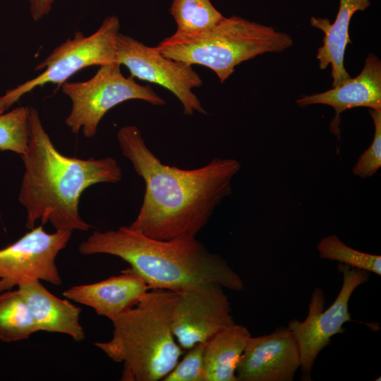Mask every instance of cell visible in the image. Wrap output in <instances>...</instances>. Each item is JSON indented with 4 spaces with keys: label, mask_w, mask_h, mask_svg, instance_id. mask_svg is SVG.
I'll list each match as a JSON object with an SVG mask.
<instances>
[{
    "label": "cell",
    "mask_w": 381,
    "mask_h": 381,
    "mask_svg": "<svg viewBox=\"0 0 381 381\" xmlns=\"http://www.w3.org/2000/svg\"><path fill=\"white\" fill-rule=\"evenodd\" d=\"M28 127L27 148L20 155L25 171L18 195L27 213L26 227L31 229L40 220L55 231H88L92 226L78 210L82 193L97 183L120 181L121 167L111 157L84 159L62 155L33 107H30Z\"/></svg>",
    "instance_id": "obj_2"
},
{
    "label": "cell",
    "mask_w": 381,
    "mask_h": 381,
    "mask_svg": "<svg viewBox=\"0 0 381 381\" xmlns=\"http://www.w3.org/2000/svg\"><path fill=\"white\" fill-rule=\"evenodd\" d=\"M297 341L286 327L249 338L236 370L237 381H292L300 368Z\"/></svg>",
    "instance_id": "obj_12"
},
{
    "label": "cell",
    "mask_w": 381,
    "mask_h": 381,
    "mask_svg": "<svg viewBox=\"0 0 381 381\" xmlns=\"http://www.w3.org/2000/svg\"><path fill=\"white\" fill-rule=\"evenodd\" d=\"M375 133L370 146L361 155L352 169L353 174L361 179L374 176L381 167V109H369Z\"/></svg>",
    "instance_id": "obj_22"
},
{
    "label": "cell",
    "mask_w": 381,
    "mask_h": 381,
    "mask_svg": "<svg viewBox=\"0 0 381 381\" xmlns=\"http://www.w3.org/2000/svg\"><path fill=\"white\" fill-rule=\"evenodd\" d=\"M62 92L72 104L66 125L73 133L82 131L87 138L95 135L107 111L125 101L140 99L155 106L166 103L150 85L138 84L131 75L125 77L116 61L100 66L86 81L65 82Z\"/></svg>",
    "instance_id": "obj_6"
},
{
    "label": "cell",
    "mask_w": 381,
    "mask_h": 381,
    "mask_svg": "<svg viewBox=\"0 0 381 381\" xmlns=\"http://www.w3.org/2000/svg\"><path fill=\"white\" fill-rule=\"evenodd\" d=\"M342 274L341 289L329 307L325 310V298L322 288L312 292L308 313L303 321L292 319L287 327L295 337L300 351L303 380H311L313 364L320 352L330 344L331 338L344 332V325L351 321L349 302L356 289L365 283L370 272L339 263Z\"/></svg>",
    "instance_id": "obj_7"
},
{
    "label": "cell",
    "mask_w": 381,
    "mask_h": 381,
    "mask_svg": "<svg viewBox=\"0 0 381 381\" xmlns=\"http://www.w3.org/2000/svg\"><path fill=\"white\" fill-rule=\"evenodd\" d=\"M296 103L301 107L312 104L332 107L335 116L330 123V131L339 138L340 115L343 111L358 107L381 109L380 60L375 54H368L364 66L357 76L325 92L303 95Z\"/></svg>",
    "instance_id": "obj_13"
},
{
    "label": "cell",
    "mask_w": 381,
    "mask_h": 381,
    "mask_svg": "<svg viewBox=\"0 0 381 381\" xmlns=\"http://www.w3.org/2000/svg\"><path fill=\"white\" fill-rule=\"evenodd\" d=\"M37 332L32 315L18 289L0 293V341L25 340Z\"/></svg>",
    "instance_id": "obj_18"
},
{
    "label": "cell",
    "mask_w": 381,
    "mask_h": 381,
    "mask_svg": "<svg viewBox=\"0 0 381 381\" xmlns=\"http://www.w3.org/2000/svg\"><path fill=\"white\" fill-rule=\"evenodd\" d=\"M30 10L34 20L38 21L49 13L56 0H28Z\"/></svg>",
    "instance_id": "obj_24"
},
{
    "label": "cell",
    "mask_w": 381,
    "mask_h": 381,
    "mask_svg": "<svg viewBox=\"0 0 381 381\" xmlns=\"http://www.w3.org/2000/svg\"><path fill=\"white\" fill-rule=\"evenodd\" d=\"M169 12L176 23L174 35L178 36L203 32L224 17L210 0H173Z\"/></svg>",
    "instance_id": "obj_19"
},
{
    "label": "cell",
    "mask_w": 381,
    "mask_h": 381,
    "mask_svg": "<svg viewBox=\"0 0 381 381\" xmlns=\"http://www.w3.org/2000/svg\"><path fill=\"white\" fill-rule=\"evenodd\" d=\"M84 255H111L121 258L139 274L150 289L181 292L203 283H216L242 291L243 282L219 255L210 252L196 237L159 240L129 226L95 231L81 242Z\"/></svg>",
    "instance_id": "obj_3"
},
{
    "label": "cell",
    "mask_w": 381,
    "mask_h": 381,
    "mask_svg": "<svg viewBox=\"0 0 381 381\" xmlns=\"http://www.w3.org/2000/svg\"><path fill=\"white\" fill-rule=\"evenodd\" d=\"M29 107H19L0 116V150L20 155L27 148Z\"/></svg>",
    "instance_id": "obj_21"
},
{
    "label": "cell",
    "mask_w": 381,
    "mask_h": 381,
    "mask_svg": "<svg viewBox=\"0 0 381 381\" xmlns=\"http://www.w3.org/2000/svg\"><path fill=\"white\" fill-rule=\"evenodd\" d=\"M177 296L169 290L149 289L111 321V339L95 344L113 361L123 364L122 380L158 381L179 361L183 349L171 329Z\"/></svg>",
    "instance_id": "obj_4"
},
{
    "label": "cell",
    "mask_w": 381,
    "mask_h": 381,
    "mask_svg": "<svg viewBox=\"0 0 381 381\" xmlns=\"http://www.w3.org/2000/svg\"><path fill=\"white\" fill-rule=\"evenodd\" d=\"M71 234L68 231L49 234L40 224L0 249V293L17 288L29 279L61 285L56 258L66 248Z\"/></svg>",
    "instance_id": "obj_10"
},
{
    "label": "cell",
    "mask_w": 381,
    "mask_h": 381,
    "mask_svg": "<svg viewBox=\"0 0 381 381\" xmlns=\"http://www.w3.org/2000/svg\"><path fill=\"white\" fill-rule=\"evenodd\" d=\"M205 343H198L187 349L183 359L162 380L205 381Z\"/></svg>",
    "instance_id": "obj_23"
},
{
    "label": "cell",
    "mask_w": 381,
    "mask_h": 381,
    "mask_svg": "<svg viewBox=\"0 0 381 381\" xmlns=\"http://www.w3.org/2000/svg\"><path fill=\"white\" fill-rule=\"evenodd\" d=\"M149 289L145 280L129 267L104 280L71 286L63 295L112 321L135 306Z\"/></svg>",
    "instance_id": "obj_14"
},
{
    "label": "cell",
    "mask_w": 381,
    "mask_h": 381,
    "mask_svg": "<svg viewBox=\"0 0 381 381\" xmlns=\"http://www.w3.org/2000/svg\"><path fill=\"white\" fill-rule=\"evenodd\" d=\"M17 288L32 315L38 332L66 334L75 341L85 339V332L80 323V307L56 297L38 279L24 281Z\"/></svg>",
    "instance_id": "obj_15"
},
{
    "label": "cell",
    "mask_w": 381,
    "mask_h": 381,
    "mask_svg": "<svg viewBox=\"0 0 381 381\" xmlns=\"http://www.w3.org/2000/svg\"><path fill=\"white\" fill-rule=\"evenodd\" d=\"M234 323L231 303L221 285L203 283L178 293L172 310L171 329L183 349L206 343Z\"/></svg>",
    "instance_id": "obj_11"
},
{
    "label": "cell",
    "mask_w": 381,
    "mask_h": 381,
    "mask_svg": "<svg viewBox=\"0 0 381 381\" xmlns=\"http://www.w3.org/2000/svg\"><path fill=\"white\" fill-rule=\"evenodd\" d=\"M339 8L333 23L328 18L311 17V26L322 30L325 37L322 45L317 50L316 58L320 69L331 66L332 87L340 85L351 76L344 66V55L348 44H351L349 34L352 16L356 11L370 6V0H339Z\"/></svg>",
    "instance_id": "obj_16"
},
{
    "label": "cell",
    "mask_w": 381,
    "mask_h": 381,
    "mask_svg": "<svg viewBox=\"0 0 381 381\" xmlns=\"http://www.w3.org/2000/svg\"><path fill=\"white\" fill-rule=\"evenodd\" d=\"M20 98L13 89L8 90L4 96L0 97V116L4 114Z\"/></svg>",
    "instance_id": "obj_25"
},
{
    "label": "cell",
    "mask_w": 381,
    "mask_h": 381,
    "mask_svg": "<svg viewBox=\"0 0 381 381\" xmlns=\"http://www.w3.org/2000/svg\"><path fill=\"white\" fill-rule=\"evenodd\" d=\"M291 37L271 26L233 16L211 29L190 36L172 35L155 49L166 57L214 71L221 83L241 63L265 53H280L293 45Z\"/></svg>",
    "instance_id": "obj_5"
},
{
    "label": "cell",
    "mask_w": 381,
    "mask_h": 381,
    "mask_svg": "<svg viewBox=\"0 0 381 381\" xmlns=\"http://www.w3.org/2000/svg\"><path fill=\"white\" fill-rule=\"evenodd\" d=\"M321 259L337 261L350 267L381 275V256L359 251L346 245L336 235L327 236L318 242Z\"/></svg>",
    "instance_id": "obj_20"
},
{
    "label": "cell",
    "mask_w": 381,
    "mask_h": 381,
    "mask_svg": "<svg viewBox=\"0 0 381 381\" xmlns=\"http://www.w3.org/2000/svg\"><path fill=\"white\" fill-rule=\"evenodd\" d=\"M116 137L122 155L145 183L142 205L129 226L155 239L196 237L232 193L233 178L241 168L235 159L219 157L191 169L167 165L135 126L121 127Z\"/></svg>",
    "instance_id": "obj_1"
},
{
    "label": "cell",
    "mask_w": 381,
    "mask_h": 381,
    "mask_svg": "<svg viewBox=\"0 0 381 381\" xmlns=\"http://www.w3.org/2000/svg\"><path fill=\"white\" fill-rule=\"evenodd\" d=\"M119 29L118 17L110 16L89 36L75 32L73 39H67L36 66V71L43 70L40 75L18 85L13 90L21 97L39 86L49 83L61 85L86 67L116 61V42Z\"/></svg>",
    "instance_id": "obj_8"
},
{
    "label": "cell",
    "mask_w": 381,
    "mask_h": 381,
    "mask_svg": "<svg viewBox=\"0 0 381 381\" xmlns=\"http://www.w3.org/2000/svg\"><path fill=\"white\" fill-rule=\"evenodd\" d=\"M116 61L125 66L131 76L157 84L174 94L181 103L185 114H207L193 89L202 80L191 65L169 59L155 47L119 33L116 42Z\"/></svg>",
    "instance_id": "obj_9"
},
{
    "label": "cell",
    "mask_w": 381,
    "mask_h": 381,
    "mask_svg": "<svg viewBox=\"0 0 381 381\" xmlns=\"http://www.w3.org/2000/svg\"><path fill=\"white\" fill-rule=\"evenodd\" d=\"M251 334L239 324L223 329L205 343V381H237L236 370Z\"/></svg>",
    "instance_id": "obj_17"
}]
</instances>
